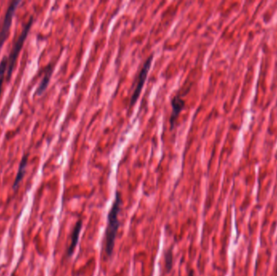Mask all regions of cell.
Wrapping results in <instances>:
<instances>
[{
	"label": "cell",
	"instance_id": "obj_1",
	"mask_svg": "<svg viewBox=\"0 0 277 276\" xmlns=\"http://www.w3.org/2000/svg\"><path fill=\"white\" fill-rule=\"evenodd\" d=\"M122 205V198L120 193L117 191L115 199L112 204L107 217V227L105 229V251L108 257H111L114 252V244L119 228V220L118 215L120 212Z\"/></svg>",
	"mask_w": 277,
	"mask_h": 276
},
{
	"label": "cell",
	"instance_id": "obj_2",
	"mask_svg": "<svg viewBox=\"0 0 277 276\" xmlns=\"http://www.w3.org/2000/svg\"><path fill=\"white\" fill-rule=\"evenodd\" d=\"M32 22H33V18L32 16L29 19V20H28V23L24 26L21 33L19 34V37H18L17 40L15 41V44L13 45L12 49H11V52H10V54L7 57L8 58V63H7V70H6V80L7 81H9L10 79H11V74H12L13 70H14L15 62L17 60L19 51L21 50L26 37L28 36V32H29L31 27H32Z\"/></svg>",
	"mask_w": 277,
	"mask_h": 276
},
{
	"label": "cell",
	"instance_id": "obj_3",
	"mask_svg": "<svg viewBox=\"0 0 277 276\" xmlns=\"http://www.w3.org/2000/svg\"><path fill=\"white\" fill-rule=\"evenodd\" d=\"M19 3H20V1H13L6 10L2 28L0 30V50L2 49L3 44L6 41L7 36H8L9 31L11 28V22H12L13 15H14V13H15V10L17 8Z\"/></svg>",
	"mask_w": 277,
	"mask_h": 276
},
{
	"label": "cell",
	"instance_id": "obj_4",
	"mask_svg": "<svg viewBox=\"0 0 277 276\" xmlns=\"http://www.w3.org/2000/svg\"><path fill=\"white\" fill-rule=\"evenodd\" d=\"M153 58V54L149 56L148 59L144 62V66L142 67L141 70H140V74H139V76H138L136 88L134 89L133 93H132V96H131V102H130L131 105H133L136 102V101H137L138 98H139V96H140V92H141L144 82L146 80L147 75H148V71H149V69H150Z\"/></svg>",
	"mask_w": 277,
	"mask_h": 276
},
{
	"label": "cell",
	"instance_id": "obj_5",
	"mask_svg": "<svg viewBox=\"0 0 277 276\" xmlns=\"http://www.w3.org/2000/svg\"><path fill=\"white\" fill-rule=\"evenodd\" d=\"M171 105H172V113L170 115V123L171 129H173L174 123H175V120H176L178 116L179 115L181 111L183 110V107H184V100L179 95H176L172 99Z\"/></svg>",
	"mask_w": 277,
	"mask_h": 276
},
{
	"label": "cell",
	"instance_id": "obj_6",
	"mask_svg": "<svg viewBox=\"0 0 277 276\" xmlns=\"http://www.w3.org/2000/svg\"><path fill=\"white\" fill-rule=\"evenodd\" d=\"M82 226H83L82 220H80V221L75 224L73 231H72V234H71V244H70L68 249H67V256L68 257H71V255H73L75 247L77 246L78 242H79V239H80V232H81Z\"/></svg>",
	"mask_w": 277,
	"mask_h": 276
},
{
	"label": "cell",
	"instance_id": "obj_7",
	"mask_svg": "<svg viewBox=\"0 0 277 276\" xmlns=\"http://www.w3.org/2000/svg\"><path fill=\"white\" fill-rule=\"evenodd\" d=\"M28 155L26 154L23 156L21 161L19 163V169H18L17 175L15 177V182L13 183V190H16L19 183L21 182L22 179L24 178V174H25L26 167L28 165Z\"/></svg>",
	"mask_w": 277,
	"mask_h": 276
},
{
	"label": "cell",
	"instance_id": "obj_8",
	"mask_svg": "<svg viewBox=\"0 0 277 276\" xmlns=\"http://www.w3.org/2000/svg\"><path fill=\"white\" fill-rule=\"evenodd\" d=\"M52 73H53V66H52V65H49V66L45 68L44 77L41 79V83H40L38 88H37V94L38 95V96H41V95L45 92L46 88H47L49 80H50V78H51Z\"/></svg>",
	"mask_w": 277,
	"mask_h": 276
},
{
	"label": "cell",
	"instance_id": "obj_9",
	"mask_svg": "<svg viewBox=\"0 0 277 276\" xmlns=\"http://www.w3.org/2000/svg\"><path fill=\"white\" fill-rule=\"evenodd\" d=\"M7 63H8V58L6 56H3L2 60L0 62V95L2 92V84L7 70Z\"/></svg>",
	"mask_w": 277,
	"mask_h": 276
},
{
	"label": "cell",
	"instance_id": "obj_10",
	"mask_svg": "<svg viewBox=\"0 0 277 276\" xmlns=\"http://www.w3.org/2000/svg\"><path fill=\"white\" fill-rule=\"evenodd\" d=\"M165 263H166V268L167 272H170L172 269L173 255L172 250L170 249L165 253Z\"/></svg>",
	"mask_w": 277,
	"mask_h": 276
},
{
	"label": "cell",
	"instance_id": "obj_11",
	"mask_svg": "<svg viewBox=\"0 0 277 276\" xmlns=\"http://www.w3.org/2000/svg\"><path fill=\"white\" fill-rule=\"evenodd\" d=\"M189 276H194V272L193 271L191 270V272H190Z\"/></svg>",
	"mask_w": 277,
	"mask_h": 276
}]
</instances>
